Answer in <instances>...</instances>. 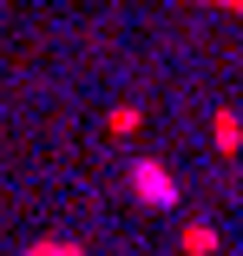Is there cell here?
Segmentation results:
<instances>
[{
  "mask_svg": "<svg viewBox=\"0 0 243 256\" xmlns=\"http://www.w3.org/2000/svg\"><path fill=\"white\" fill-rule=\"evenodd\" d=\"M112 132H118V138L138 132V106H118V112H112Z\"/></svg>",
  "mask_w": 243,
  "mask_h": 256,
  "instance_id": "5",
  "label": "cell"
},
{
  "mask_svg": "<svg viewBox=\"0 0 243 256\" xmlns=\"http://www.w3.org/2000/svg\"><path fill=\"white\" fill-rule=\"evenodd\" d=\"M210 132H217V151H224V158H236V151H243V118H236L230 106L210 118Z\"/></svg>",
  "mask_w": 243,
  "mask_h": 256,
  "instance_id": "2",
  "label": "cell"
},
{
  "mask_svg": "<svg viewBox=\"0 0 243 256\" xmlns=\"http://www.w3.org/2000/svg\"><path fill=\"white\" fill-rule=\"evenodd\" d=\"M178 250H184V256H217V230H210V224H184Z\"/></svg>",
  "mask_w": 243,
  "mask_h": 256,
  "instance_id": "3",
  "label": "cell"
},
{
  "mask_svg": "<svg viewBox=\"0 0 243 256\" xmlns=\"http://www.w3.org/2000/svg\"><path fill=\"white\" fill-rule=\"evenodd\" d=\"M132 197L144 204V210H164V204H178V178L164 164H152V158H138L132 164Z\"/></svg>",
  "mask_w": 243,
  "mask_h": 256,
  "instance_id": "1",
  "label": "cell"
},
{
  "mask_svg": "<svg viewBox=\"0 0 243 256\" xmlns=\"http://www.w3.org/2000/svg\"><path fill=\"white\" fill-rule=\"evenodd\" d=\"M20 256H86L79 243H66V236H40V243H26Z\"/></svg>",
  "mask_w": 243,
  "mask_h": 256,
  "instance_id": "4",
  "label": "cell"
},
{
  "mask_svg": "<svg viewBox=\"0 0 243 256\" xmlns=\"http://www.w3.org/2000/svg\"><path fill=\"white\" fill-rule=\"evenodd\" d=\"M198 7H224V14H243V0H198Z\"/></svg>",
  "mask_w": 243,
  "mask_h": 256,
  "instance_id": "6",
  "label": "cell"
}]
</instances>
